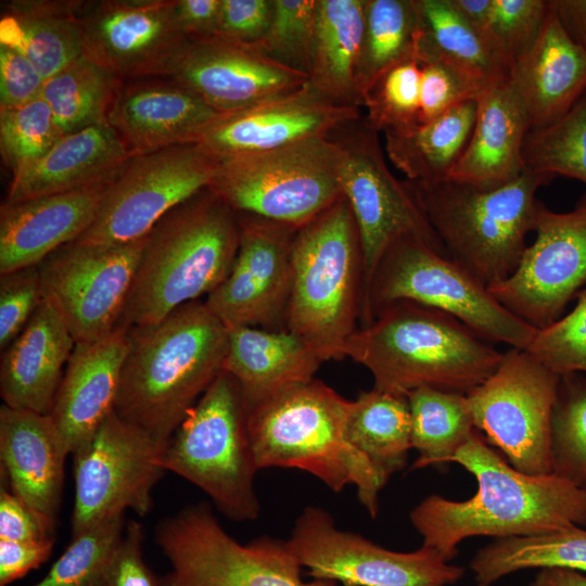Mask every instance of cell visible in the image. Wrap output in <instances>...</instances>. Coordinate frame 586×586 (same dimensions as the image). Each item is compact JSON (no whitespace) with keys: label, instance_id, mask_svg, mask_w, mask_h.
Listing matches in <instances>:
<instances>
[{"label":"cell","instance_id":"cell-46","mask_svg":"<svg viewBox=\"0 0 586 586\" xmlns=\"http://www.w3.org/2000/svg\"><path fill=\"white\" fill-rule=\"evenodd\" d=\"M318 0H273L270 26L256 44L275 61L308 75Z\"/></svg>","mask_w":586,"mask_h":586},{"label":"cell","instance_id":"cell-17","mask_svg":"<svg viewBox=\"0 0 586 586\" xmlns=\"http://www.w3.org/2000/svg\"><path fill=\"white\" fill-rule=\"evenodd\" d=\"M145 237L118 245L74 241L37 265L43 300L76 343L101 339L119 324Z\"/></svg>","mask_w":586,"mask_h":586},{"label":"cell","instance_id":"cell-37","mask_svg":"<svg viewBox=\"0 0 586 586\" xmlns=\"http://www.w3.org/2000/svg\"><path fill=\"white\" fill-rule=\"evenodd\" d=\"M561 568L586 572V530L572 525L534 536L496 539L470 562L479 586L525 569Z\"/></svg>","mask_w":586,"mask_h":586},{"label":"cell","instance_id":"cell-45","mask_svg":"<svg viewBox=\"0 0 586 586\" xmlns=\"http://www.w3.org/2000/svg\"><path fill=\"white\" fill-rule=\"evenodd\" d=\"M61 137L41 95L17 107L0 109L1 155L13 174L40 158Z\"/></svg>","mask_w":586,"mask_h":586},{"label":"cell","instance_id":"cell-48","mask_svg":"<svg viewBox=\"0 0 586 586\" xmlns=\"http://www.w3.org/2000/svg\"><path fill=\"white\" fill-rule=\"evenodd\" d=\"M577 297L575 307L550 326L537 330L525 349L560 377L586 373V289Z\"/></svg>","mask_w":586,"mask_h":586},{"label":"cell","instance_id":"cell-25","mask_svg":"<svg viewBox=\"0 0 586 586\" xmlns=\"http://www.w3.org/2000/svg\"><path fill=\"white\" fill-rule=\"evenodd\" d=\"M129 345V328L120 324L101 339L75 344L50 413L71 455L114 411Z\"/></svg>","mask_w":586,"mask_h":586},{"label":"cell","instance_id":"cell-22","mask_svg":"<svg viewBox=\"0 0 586 586\" xmlns=\"http://www.w3.org/2000/svg\"><path fill=\"white\" fill-rule=\"evenodd\" d=\"M360 116L361 109L329 102L307 82L297 90L226 113L198 143L217 160L254 154L328 137Z\"/></svg>","mask_w":586,"mask_h":586},{"label":"cell","instance_id":"cell-3","mask_svg":"<svg viewBox=\"0 0 586 586\" xmlns=\"http://www.w3.org/2000/svg\"><path fill=\"white\" fill-rule=\"evenodd\" d=\"M344 355L371 372L374 388L404 396L423 386L467 395L502 357L457 318L410 301L379 310L351 336Z\"/></svg>","mask_w":586,"mask_h":586},{"label":"cell","instance_id":"cell-42","mask_svg":"<svg viewBox=\"0 0 586 586\" xmlns=\"http://www.w3.org/2000/svg\"><path fill=\"white\" fill-rule=\"evenodd\" d=\"M124 527V513H115L74 536L48 574L33 586H106L109 565Z\"/></svg>","mask_w":586,"mask_h":586},{"label":"cell","instance_id":"cell-59","mask_svg":"<svg viewBox=\"0 0 586 586\" xmlns=\"http://www.w3.org/2000/svg\"><path fill=\"white\" fill-rule=\"evenodd\" d=\"M479 586V585H477Z\"/></svg>","mask_w":586,"mask_h":586},{"label":"cell","instance_id":"cell-13","mask_svg":"<svg viewBox=\"0 0 586 586\" xmlns=\"http://www.w3.org/2000/svg\"><path fill=\"white\" fill-rule=\"evenodd\" d=\"M560 379L527 351L511 347L467 394L475 429L523 473H552V413Z\"/></svg>","mask_w":586,"mask_h":586},{"label":"cell","instance_id":"cell-29","mask_svg":"<svg viewBox=\"0 0 586 586\" xmlns=\"http://www.w3.org/2000/svg\"><path fill=\"white\" fill-rule=\"evenodd\" d=\"M530 130L511 78L488 88L476 99L471 137L449 179L480 189L517 179L525 170L523 149Z\"/></svg>","mask_w":586,"mask_h":586},{"label":"cell","instance_id":"cell-28","mask_svg":"<svg viewBox=\"0 0 586 586\" xmlns=\"http://www.w3.org/2000/svg\"><path fill=\"white\" fill-rule=\"evenodd\" d=\"M511 81L532 129L564 116L586 93V51L565 33L548 0V11L532 47L517 60Z\"/></svg>","mask_w":586,"mask_h":586},{"label":"cell","instance_id":"cell-50","mask_svg":"<svg viewBox=\"0 0 586 586\" xmlns=\"http://www.w3.org/2000/svg\"><path fill=\"white\" fill-rule=\"evenodd\" d=\"M42 301L37 266L0 275L1 352L24 330Z\"/></svg>","mask_w":586,"mask_h":586},{"label":"cell","instance_id":"cell-14","mask_svg":"<svg viewBox=\"0 0 586 586\" xmlns=\"http://www.w3.org/2000/svg\"><path fill=\"white\" fill-rule=\"evenodd\" d=\"M217 166L199 143L130 156L111 180L95 220L76 241L118 245L144 238L171 209L208 188Z\"/></svg>","mask_w":586,"mask_h":586},{"label":"cell","instance_id":"cell-47","mask_svg":"<svg viewBox=\"0 0 586 586\" xmlns=\"http://www.w3.org/2000/svg\"><path fill=\"white\" fill-rule=\"evenodd\" d=\"M548 0H491L479 33L511 67L536 40Z\"/></svg>","mask_w":586,"mask_h":586},{"label":"cell","instance_id":"cell-26","mask_svg":"<svg viewBox=\"0 0 586 586\" xmlns=\"http://www.w3.org/2000/svg\"><path fill=\"white\" fill-rule=\"evenodd\" d=\"M69 454L50 415L1 406V477L13 494L53 523Z\"/></svg>","mask_w":586,"mask_h":586},{"label":"cell","instance_id":"cell-44","mask_svg":"<svg viewBox=\"0 0 586 586\" xmlns=\"http://www.w3.org/2000/svg\"><path fill=\"white\" fill-rule=\"evenodd\" d=\"M368 124L378 132L420 125L421 65L415 55L386 71L364 98Z\"/></svg>","mask_w":586,"mask_h":586},{"label":"cell","instance_id":"cell-33","mask_svg":"<svg viewBox=\"0 0 586 586\" xmlns=\"http://www.w3.org/2000/svg\"><path fill=\"white\" fill-rule=\"evenodd\" d=\"M82 1H13L0 22V44L23 53L47 80L82 55Z\"/></svg>","mask_w":586,"mask_h":586},{"label":"cell","instance_id":"cell-52","mask_svg":"<svg viewBox=\"0 0 586 586\" xmlns=\"http://www.w3.org/2000/svg\"><path fill=\"white\" fill-rule=\"evenodd\" d=\"M44 78L20 51L0 44V109L24 105L41 95Z\"/></svg>","mask_w":586,"mask_h":586},{"label":"cell","instance_id":"cell-16","mask_svg":"<svg viewBox=\"0 0 586 586\" xmlns=\"http://www.w3.org/2000/svg\"><path fill=\"white\" fill-rule=\"evenodd\" d=\"M286 542L309 576L342 586H448L464 574L423 545L411 552L393 551L339 530L331 514L316 506L303 509Z\"/></svg>","mask_w":586,"mask_h":586},{"label":"cell","instance_id":"cell-4","mask_svg":"<svg viewBox=\"0 0 586 586\" xmlns=\"http://www.w3.org/2000/svg\"><path fill=\"white\" fill-rule=\"evenodd\" d=\"M238 214L205 188L166 214L146 234L120 326L153 324L212 293L239 247Z\"/></svg>","mask_w":586,"mask_h":586},{"label":"cell","instance_id":"cell-20","mask_svg":"<svg viewBox=\"0 0 586 586\" xmlns=\"http://www.w3.org/2000/svg\"><path fill=\"white\" fill-rule=\"evenodd\" d=\"M165 76L221 113L249 107L308 82L307 74L275 61L256 44L217 35L186 38Z\"/></svg>","mask_w":586,"mask_h":586},{"label":"cell","instance_id":"cell-35","mask_svg":"<svg viewBox=\"0 0 586 586\" xmlns=\"http://www.w3.org/2000/svg\"><path fill=\"white\" fill-rule=\"evenodd\" d=\"M476 100L462 102L417 127L384 132V151L406 179L448 180L471 137Z\"/></svg>","mask_w":586,"mask_h":586},{"label":"cell","instance_id":"cell-1","mask_svg":"<svg viewBox=\"0 0 586 586\" xmlns=\"http://www.w3.org/2000/svg\"><path fill=\"white\" fill-rule=\"evenodd\" d=\"M450 462L474 475L475 494L463 501L430 495L410 512L422 545L447 562L458 555L457 546L473 536L500 539L586 526V489L553 473L517 470L476 431Z\"/></svg>","mask_w":586,"mask_h":586},{"label":"cell","instance_id":"cell-7","mask_svg":"<svg viewBox=\"0 0 586 586\" xmlns=\"http://www.w3.org/2000/svg\"><path fill=\"white\" fill-rule=\"evenodd\" d=\"M362 253L347 200L335 203L297 230L286 329L322 362L343 359L359 328Z\"/></svg>","mask_w":586,"mask_h":586},{"label":"cell","instance_id":"cell-40","mask_svg":"<svg viewBox=\"0 0 586 586\" xmlns=\"http://www.w3.org/2000/svg\"><path fill=\"white\" fill-rule=\"evenodd\" d=\"M419 18L413 0H366L365 28L357 72L364 98L391 67L415 55Z\"/></svg>","mask_w":586,"mask_h":586},{"label":"cell","instance_id":"cell-55","mask_svg":"<svg viewBox=\"0 0 586 586\" xmlns=\"http://www.w3.org/2000/svg\"><path fill=\"white\" fill-rule=\"evenodd\" d=\"M54 539L15 542L0 539V586H7L39 568L50 557Z\"/></svg>","mask_w":586,"mask_h":586},{"label":"cell","instance_id":"cell-9","mask_svg":"<svg viewBox=\"0 0 586 586\" xmlns=\"http://www.w3.org/2000/svg\"><path fill=\"white\" fill-rule=\"evenodd\" d=\"M398 301L447 313L484 340L514 348L526 349L537 332L500 305L460 265L412 235L396 240L382 256L361 308L359 328Z\"/></svg>","mask_w":586,"mask_h":586},{"label":"cell","instance_id":"cell-31","mask_svg":"<svg viewBox=\"0 0 586 586\" xmlns=\"http://www.w3.org/2000/svg\"><path fill=\"white\" fill-rule=\"evenodd\" d=\"M228 329L222 371L238 383L251 409L275 394L311 381L322 360L288 329Z\"/></svg>","mask_w":586,"mask_h":586},{"label":"cell","instance_id":"cell-24","mask_svg":"<svg viewBox=\"0 0 586 586\" xmlns=\"http://www.w3.org/2000/svg\"><path fill=\"white\" fill-rule=\"evenodd\" d=\"M225 114L171 80L118 88L107 123L132 156L198 143Z\"/></svg>","mask_w":586,"mask_h":586},{"label":"cell","instance_id":"cell-30","mask_svg":"<svg viewBox=\"0 0 586 586\" xmlns=\"http://www.w3.org/2000/svg\"><path fill=\"white\" fill-rule=\"evenodd\" d=\"M130 156L107 122L62 136L40 158L13 174L4 202L16 203L112 180Z\"/></svg>","mask_w":586,"mask_h":586},{"label":"cell","instance_id":"cell-41","mask_svg":"<svg viewBox=\"0 0 586 586\" xmlns=\"http://www.w3.org/2000/svg\"><path fill=\"white\" fill-rule=\"evenodd\" d=\"M523 158L526 169L586 184V93L557 122L530 130Z\"/></svg>","mask_w":586,"mask_h":586},{"label":"cell","instance_id":"cell-43","mask_svg":"<svg viewBox=\"0 0 586 586\" xmlns=\"http://www.w3.org/2000/svg\"><path fill=\"white\" fill-rule=\"evenodd\" d=\"M551 470L586 489V377H561L552 413Z\"/></svg>","mask_w":586,"mask_h":586},{"label":"cell","instance_id":"cell-11","mask_svg":"<svg viewBox=\"0 0 586 586\" xmlns=\"http://www.w3.org/2000/svg\"><path fill=\"white\" fill-rule=\"evenodd\" d=\"M155 538L171 564L161 586H336L329 579L305 582L286 540L262 536L238 543L205 502L160 521Z\"/></svg>","mask_w":586,"mask_h":586},{"label":"cell","instance_id":"cell-36","mask_svg":"<svg viewBox=\"0 0 586 586\" xmlns=\"http://www.w3.org/2000/svg\"><path fill=\"white\" fill-rule=\"evenodd\" d=\"M346 435L387 483L405 467L412 448L407 396L374 387L360 392L352 402Z\"/></svg>","mask_w":586,"mask_h":586},{"label":"cell","instance_id":"cell-15","mask_svg":"<svg viewBox=\"0 0 586 586\" xmlns=\"http://www.w3.org/2000/svg\"><path fill=\"white\" fill-rule=\"evenodd\" d=\"M166 445L113 411L72 454L73 537L127 509L146 515L152 491L165 472L161 459Z\"/></svg>","mask_w":586,"mask_h":586},{"label":"cell","instance_id":"cell-54","mask_svg":"<svg viewBox=\"0 0 586 586\" xmlns=\"http://www.w3.org/2000/svg\"><path fill=\"white\" fill-rule=\"evenodd\" d=\"M5 482V481H4ZM53 522L49 521L1 483L0 539L15 542H44L54 539Z\"/></svg>","mask_w":586,"mask_h":586},{"label":"cell","instance_id":"cell-19","mask_svg":"<svg viewBox=\"0 0 586 586\" xmlns=\"http://www.w3.org/2000/svg\"><path fill=\"white\" fill-rule=\"evenodd\" d=\"M237 214V256L226 279L204 303L227 328L284 330L298 229L255 215Z\"/></svg>","mask_w":586,"mask_h":586},{"label":"cell","instance_id":"cell-53","mask_svg":"<svg viewBox=\"0 0 586 586\" xmlns=\"http://www.w3.org/2000/svg\"><path fill=\"white\" fill-rule=\"evenodd\" d=\"M143 527L129 521L111 559L106 586H161L142 556Z\"/></svg>","mask_w":586,"mask_h":586},{"label":"cell","instance_id":"cell-58","mask_svg":"<svg viewBox=\"0 0 586 586\" xmlns=\"http://www.w3.org/2000/svg\"><path fill=\"white\" fill-rule=\"evenodd\" d=\"M530 586H586V575L575 570L545 568L539 569Z\"/></svg>","mask_w":586,"mask_h":586},{"label":"cell","instance_id":"cell-39","mask_svg":"<svg viewBox=\"0 0 586 586\" xmlns=\"http://www.w3.org/2000/svg\"><path fill=\"white\" fill-rule=\"evenodd\" d=\"M415 469L450 462L475 431L467 395L423 386L407 395Z\"/></svg>","mask_w":586,"mask_h":586},{"label":"cell","instance_id":"cell-56","mask_svg":"<svg viewBox=\"0 0 586 586\" xmlns=\"http://www.w3.org/2000/svg\"><path fill=\"white\" fill-rule=\"evenodd\" d=\"M221 0H175L174 18L184 37L215 35Z\"/></svg>","mask_w":586,"mask_h":586},{"label":"cell","instance_id":"cell-6","mask_svg":"<svg viewBox=\"0 0 586 586\" xmlns=\"http://www.w3.org/2000/svg\"><path fill=\"white\" fill-rule=\"evenodd\" d=\"M555 178L525 168L517 179L494 189L450 179L405 181L449 258L489 288L518 268L526 234L535 230L543 205L536 192Z\"/></svg>","mask_w":586,"mask_h":586},{"label":"cell","instance_id":"cell-10","mask_svg":"<svg viewBox=\"0 0 586 586\" xmlns=\"http://www.w3.org/2000/svg\"><path fill=\"white\" fill-rule=\"evenodd\" d=\"M208 188L235 213L300 229L343 195L337 146L328 136L219 158Z\"/></svg>","mask_w":586,"mask_h":586},{"label":"cell","instance_id":"cell-23","mask_svg":"<svg viewBox=\"0 0 586 586\" xmlns=\"http://www.w3.org/2000/svg\"><path fill=\"white\" fill-rule=\"evenodd\" d=\"M111 180L0 208V275L37 266L97 218Z\"/></svg>","mask_w":586,"mask_h":586},{"label":"cell","instance_id":"cell-32","mask_svg":"<svg viewBox=\"0 0 586 586\" xmlns=\"http://www.w3.org/2000/svg\"><path fill=\"white\" fill-rule=\"evenodd\" d=\"M366 0H318L308 86L324 100L361 109L357 72Z\"/></svg>","mask_w":586,"mask_h":586},{"label":"cell","instance_id":"cell-38","mask_svg":"<svg viewBox=\"0 0 586 586\" xmlns=\"http://www.w3.org/2000/svg\"><path fill=\"white\" fill-rule=\"evenodd\" d=\"M118 77L84 54L44 80L41 97L62 136L106 123Z\"/></svg>","mask_w":586,"mask_h":586},{"label":"cell","instance_id":"cell-34","mask_svg":"<svg viewBox=\"0 0 586 586\" xmlns=\"http://www.w3.org/2000/svg\"><path fill=\"white\" fill-rule=\"evenodd\" d=\"M413 3L419 18L418 52L450 66L482 93L511 78V67L449 0H413Z\"/></svg>","mask_w":586,"mask_h":586},{"label":"cell","instance_id":"cell-8","mask_svg":"<svg viewBox=\"0 0 586 586\" xmlns=\"http://www.w3.org/2000/svg\"><path fill=\"white\" fill-rule=\"evenodd\" d=\"M249 413L238 383L221 371L176 429L161 459L165 471L201 488L220 512L240 522L254 521L260 512Z\"/></svg>","mask_w":586,"mask_h":586},{"label":"cell","instance_id":"cell-51","mask_svg":"<svg viewBox=\"0 0 586 586\" xmlns=\"http://www.w3.org/2000/svg\"><path fill=\"white\" fill-rule=\"evenodd\" d=\"M272 13L273 0H221L215 35L257 44L270 26Z\"/></svg>","mask_w":586,"mask_h":586},{"label":"cell","instance_id":"cell-18","mask_svg":"<svg viewBox=\"0 0 586 586\" xmlns=\"http://www.w3.org/2000/svg\"><path fill=\"white\" fill-rule=\"evenodd\" d=\"M534 231L535 241L514 272L487 290L507 310L540 330L561 318L586 282V193L564 213L543 203Z\"/></svg>","mask_w":586,"mask_h":586},{"label":"cell","instance_id":"cell-49","mask_svg":"<svg viewBox=\"0 0 586 586\" xmlns=\"http://www.w3.org/2000/svg\"><path fill=\"white\" fill-rule=\"evenodd\" d=\"M415 53L421 65L420 125L482 94L473 84L442 61L417 50Z\"/></svg>","mask_w":586,"mask_h":586},{"label":"cell","instance_id":"cell-27","mask_svg":"<svg viewBox=\"0 0 586 586\" xmlns=\"http://www.w3.org/2000/svg\"><path fill=\"white\" fill-rule=\"evenodd\" d=\"M75 344L61 316L43 300L24 330L2 351L3 404L50 415Z\"/></svg>","mask_w":586,"mask_h":586},{"label":"cell","instance_id":"cell-12","mask_svg":"<svg viewBox=\"0 0 586 586\" xmlns=\"http://www.w3.org/2000/svg\"><path fill=\"white\" fill-rule=\"evenodd\" d=\"M329 136L337 146L339 181L360 238L362 308L382 256L399 238L417 237L438 253L448 254L405 179L398 180L388 168L379 132L364 114Z\"/></svg>","mask_w":586,"mask_h":586},{"label":"cell","instance_id":"cell-5","mask_svg":"<svg viewBox=\"0 0 586 586\" xmlns=\"http://www.w3.org/2000/svg\"><path fill=\"white\" fill-rule=\"evenodd\" d=\"M351 407V400L320 380L290 386L250 409L252 448L258 470H303L333 492L354 485L374 518L386 482L347 438Z\"/></svg>","mask_w":586,"mask_h":586},{"label":"cell","instance_id":"cell-2","mask_svg":"<svg viewBox=\"0 0 586 586\" xmlns=\"http://www.w3.org/2000/svg\"><path fill=\"white\" fill-rule=\"evenodd\" d=\"M129 337L114 411L167 444L222 371L228 329L194 301Z\"/></svg>","mask_w":586,"mask_h":586},{"label":"cell","instance_id":"cell-57","mask_svg":"<svg viewBox=\"0 0 586 586\" xmlns=\"http://www.w3.org/2000/svg\"><path fill=\"white\" fill-rule=\"evenodd\" d=\"M569 37L586 51V0H549Z\"/></svg>","mask_w":586,"mask_h":586},{"label":"cell","instance_id":"cell-21","mask_svg":"<svg viewBox=\"0 0 586 586\" xmlns=\"http://www.w3.org/2000/svg\"><path fill=\"white\" fill-rule=\"evenodd\" d=\"M175 0H105L82 7V54L116 77L165 75L184 37Z\"/></svg>","mask_w":586,"mask_h":586}]
</instances>
